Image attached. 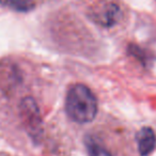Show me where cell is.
Listing matches in <instances>:
<instances>
[{
  "mask_svg": "<svg viewBox=\"0 0 156 156\" xmlns=\"http://www.w3.org/2000/svg\"><path fill=\"white\" fill-rule=\"evenodd\" d=\"M136 141L139 154L141 156L150 155L156 147L155 132L149 126H144L137 133Z\"/></svg>",
  "mask_w": 156,
  "mask_h": 156,
  "instance_id": "4",
  "label": "cell"
},
{
  "mask_svg": "<svg viewBox=\"0 0 156 156\" xmlns=\"http://www.w3.org/2000/svg\"><path fill=\"white\" fill-rule=\"evenodd\" d=\"M65 111L69 119L76 123H89L96 117L98 100L87 86L77 83L72 86L67 91Z\"/></svg>",
  "mask_w": 156,
  "mask_h": 156,
  "instance_id": "1",
  "label": "cell"
},
{
  "mask_svg": "<svg viewBox=\"0 0 156 156\" xmlns=\"http://www.w3.org/2000/svg\"><path fill=\"white\" fill-rule=\"evenodd\" d=\"M3 7L17 12H28L34 9V2L32 0H0Z\"/></svg>",
  "mask_w": 156,
  "mask_h": 156,
  "instance_id": "6",
  "label": "cell"
},
{
  "mask_svg": "<svg viewBox=\"0 0 156 156\" xmlns=\"http://www.w3.org/2000/svg\"><path fill=\"white\" fill-rule=\"evenodd\" d=\"M89 17L94 24L103 28H111L121 22L123 11L122 8L115 1L102 0L90 9Z\"/></svg>",
  "mask_w": 156,
  "mask_h": 156,
  "instance_id": "2",
  "label": "cell"
},
{
  "mask_svg": "<svg viewBox=\"0 0 156 156\" xmlns=\"http://www.w3.org/2000/svg\"><path fill=\"white\" fill-rule=\"evenodd\" d=\"M128 52L130 56L135 57L137 60L140 61L143 65H147V61H149V56L142 48H140L137 45H129L128 46Z\"/></svg>",
  "mask_w": 156,
  "mask_h": 156,
  "instance_id": "7",
  "label": "cell"
},
{
  "mask_svg": "<svg viewBox=\"0 0 156 156\" xmlns=\"http://www.w3.org/2000/svg\"><path fill=\"white\" fill-rule=\"evenodd\" d=\"M20 115L27 133L33 140H39L43 133L39 106L32 98H25L20 104Z\"/></svg>",
  "mask_w": 156,
  "mask_h": 156,
  "instance_id": "3",
  "label": "cell"
},
{
  "mask_svg": "<svg viewBox=\"0 0 156 156\" xmlns=\"http://www.w3.org/2000/svg\"><path fill=\"white\" fill-rule=\"evenodd\" d=\"M85 147L89 156H115L94 135H87L85 137Z\"/></svg>",
  "mask_w": 156,
  "mask_h": 156,
  "instance_id": "5",
  "label": "cell"
}]
</instances>
